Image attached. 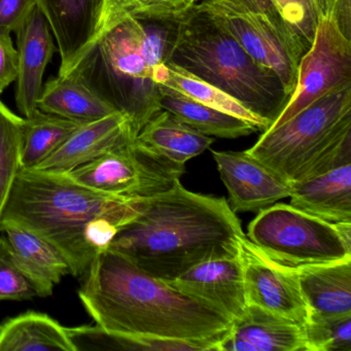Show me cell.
Returning a JSON list of instances; mask_svg holds the SVG:
<instances>
[{"label":"cell","instance_id":"obj_1","mask_svg":"<svg viewBox=\"0 0 351 351\" xmlns=\"http://www.w3.org/2000/svg\"><path fill=\"white\" fill-rule=\"evenodd\" d=\"M79 298L97 326L136 338L215 350L233 320L209 304L141 271L112 250L85 273Z\"/></svg>","mask_w":351,"mask_h":351},{"label":"cell","instance_id":"obj_2","mask_svg":"<svg viewBox=\"0 0 351 351\" xmlns=\"http://www.w3.org/2000/svg\"><path fill=\"white\" fill-rule=\"evenodd\" d=\"M245 236L227 199L191 192L180 182L145 198L139 215L108 250L170 282L201 263L237 256Z\"/></svg>","mask_w":351,"mask_h":351},{"label":"cell","instance_id":"obj_3","mask_svg":"<svg viewBox=\"0 0 351 351\" xmlns=\"http://www.w3.org/2000/svg\"><path fill=\"white\" fill-rule=\"evenodd\" d=\"M143 200L95 192L63 174L21 168L0 225L17 226L50 242L77 277L96 258L87 244L96 225L106 219L122 229L139 215Z\"/></svg>","mask_w":351,"mask_h":351},{"label":"cell","instance_id":"obj_4","mask_svg":"<svg viewBox=\"0 0 351 351\" xmlns=\"http://www.w3.org/2000/svg\"><path fill=\"white\" fill-rule=\"evenodd\" d=\"M173 29L174 19L127 16L96 40L71 73L126 114L136 136L162 110L160 71Z\"/></svg>","mask_w":351,"mask_h":351},{"label":"cell","instance_id":"obj_5","mask_svg":"<svg viewBox=\"0 0 351 351\" xmlns=\"http://www.w3.org/2000/svg\"><path fill=\"white\" fill-rule=\"evenodd\" d=\"M167 62L231 94L271 124L289 98L276 73L195 7L174 19Z\"/></svg>","mask_w":351,"mask_h":351},{"label":"cell","instance_id":"obj_6","mask_svg":"<svg viewBox=\"0 0 351 351\" xmlns=\"http://www.w3.org/2000/svg\"><path fill=\"white\" fill-rule=\"evenodd\" d=\"M248 155L289 186L351 162V87L314 101L263 132Z\"/></svg>","mask_w":351,"mask_h":351},{"label":"cell","instance_id":"obj_7","mask_svg":"<svg viewBox=\"0 0 351 351\" xmlns=\"http://www.w3.org/2000/svg\"><path fill=\"white\" fill-rule=\"evenodd\" d=\"M194 7L229 32L256 62L276 73L291 97L306 50L271 0H200Z\"/></svg>","mask_w":351,"mask_h":351},{"label":"cell","instance_id":"obj_8","mask_svg":"<svg viewBox=\"0 0 351 351\" xmlns=\"http://www.w3.org/2000/svg\"><path fill=\"white\" fill-rule=\"evenodd\" d=\"M246 237L271 260L291 268L351 258V244L336 223L291 204L275 203L258 211Z\"/></svg>","mask_w":351,"mask_h":351},{"label":"cell","instance_id":"obj_9","mask_svg":"<svg viewBox=\"0 0 351 351\" xmlns=\"http://www.w3.org/2000/svg\"><path fill=\"white\" fill-rule=\"evenodd\" d=\"M347 87H351L350 3L320 20L311 47L300 59L295 89L270 128L287 122L319 98Z\"/></svg>","mask_w":351,"mask_h":351},{"label":"cell","instance_id":"obj_10","mask_svg":"<svg viewBox=\"0 0 351 351\" xmlns=\"http://www.w3.org/2000/svg\"><path fill=\"white\" fill-rule=\"evenodd\" d=\"M186 172L136 139L63 173L71 182L102 194L147 198L173 188Z\"/></svg>","mask_w":351,"mask_h":351},{"label":"cell","instance_id":"obj_11","mask_svg":"<svg viewBox=\"0 0 351 351\" xmlns=\"http://www.w3.org/2000/svg\"><path fill=\"white\" fill-rule=\"evenodd\" d=\"M238 256L247 305L258 306L297 324L307 320L309 308L302 295L295 268L271 260L246 236L240 241Z\"/></svg>","mask_w":351,"mask_h":351},{"label":"cell","instance_id":"obj_12","mask_svg":"<svg viewBox=\"0 0 351 351\" xmlns=\"http://www.w3.org/2000/svg\"><path fill=\"white\" fill-rule=\"evenodd\" d=\"M234 213H256L289 198L291 186L246 152L211 151Z\"/></svg>","mask_w":351,"mask_h":351},{"label":"cell","instance_id":"obj_13","mask_svg":"<svg viewBox=\"0 0 351 351\" xmlns=\"http://www.w3.org/2000/svg\"><path fill=\"white\" fill-rule=\"evenodd\" d=\"M60 55L58 75L71 73L97 40L104 0H36Z\"/></svg>","mask_w":351,"mask_h":351},{"label":"cell","instance_id":"obj_14","mask_svg":"<svg viewBox=\"0 0 351 351\" xmlns=\"http://www.w3.org/2000/svg\"><path fill=\"white\" fill-rule=\"evenodd\" d=\"M130 119L121 112L81 125L34 169L63 174L134 141Z\"/></svg>","mask_w":351,"mask_h":351},{"label":"cell","instance_id":"obj_15","mask_svg":"<svg viewBox=\"0 0 351 351\" xmlns=\"http://www.w3.org/2000/svg\"><path fill=\"white\" fill-rule=\"evenodd\" d=\"M15 34L18 52L16 106L26 119L38 110L45 71L57 51V45L48 21L38 5Z\"/></svg>","mask_w":351,"mask_h":351},{"label":"cell","instance_id":"obj_16","mask_svg":"<svg viewBox=\"0 0 351 351\" xmlns=\"http://www.w3.org/2000/svg\"><path fill=\"white\" fill-rule=\"evenodd\" d=\"M167 283L217 308L232 320L240 317L247 307L238 254L201 263Z\"/></svg>","mask_w":351,"mask_h":351},{"label":"cell","instance_id":"obj_17","mask_svg":"<svg viewBox=\"0 0 351 351\" xmlns=\"http://www.w3.org/2000/svg\"><path fill=\"white\" fill-rule=\"evenodd\" d=\"M217 351H307L303 324L256 305L232 322Z\"/></svg>","mask_w":351,"mask_h":351},{"label":"cell","instance_id":"obj_18","mask_svg":"<svg viewBox=\"0 0 351 351\" xmlns=\"http://www.w3.org/2000/svg\"><path fill=\"white\" fill-rule=\"evenodd\" d=\"M289 186L295 208L328 223H351V162Z\"/></svg>","mask_w":351,"mask_h":351},{"label":"cell","instance_id":"obj_19","mask_svg":"<svg viewBox=\"0 0 351 351\" xmlns=\"http://www.w3.org/2000/svg\"><path fill=\"white\" fill-rule=\"evenodd\" d=\"M18 266L36 289L38 297L52 295L65 275L71 274L62 254L44 238L14 225H0Z\"/></svg>","mask_w":351,"mask_h":351},{"label":"cell","instance_id":"obj_20","mask_svg":"<svg viewBox=\"0 0 351 351\" xmlns=\"http://www.w3.org/2000/svg\"><path fill=\"white\" fill-rule=\"evenodd\" d=\"M295 270L309 312L322 315L351 314V258Z\"/></svg>","mask_w":351,"mask_h":351},{"label":"cell","instance_id":"obj_21","mask_svg":"<svg viewBox=\"0 0 351 351\" xmlns=\"http://www.w3.org/2000/svg\"><path fill=\"white\" fill-rule=\"evenodd\" d=\"M38 108L46 114L81 124L94 122L118 112L71 73L64 77L58 75L45 84Z\"/></svg>","mask_w":351,"mask_h":351},{"label":"cell","instance_id":"obj_22","mask_svg":"<svg viewBox=\"0 0 351 351\" xmlns=\"http://www.w3.org/2000/svg\"><path fill=\"white\" fill-rule=\"evenodd\" d=\"M137 143L180 165L204 153L215 138L184 124L167 110L153 117L136 136Z\"/></svg>","mask_w":351,"mask_h":351},{"label":"cell","instance_id":"obj_23","mask_svg":"<svg viewBox=\"0 0 351 351\" xmlns=\"http://www.w3.org/2000/svg\"><path fill=\"white\" fill-rule=\"evenodd\" d=\"M77 351L61 326L48 314L29 311L0 324V351Z\"/></svg>","mask_w":351,"mask_h":351},{"label":"cell","instance_id":"obj_24","mask_svg":"<svg viewBox=\"0 0 351 351\" xmlns=\"http://www.w3.org/2000/svg\"><path fill=\"white\" fill-rule=\"evenodd\" d=\"M159 95L162 110L207 136L235 139L258 131L246 121L199 104L165 86H159Z\"/></svg>","mask_w":351,"mask_h":351},{"label":"cell","instance_id":"obj_25","mask_svg":"<svg viewBox=\"0 0 351 351\" xmlns=\"http://www.w3.org/2000/svg\"><path fill=\"white\" fill-rule=\"evenodd\" d=\"M159 85L165 86L213 110L246 121L258 131L265 132L272 125L270 121L248 110L231 94L172 63L166 62L162 66Z\"/></svg>","mask_w":351,"mask_h":351},{"label":"cell","instance_id":"obj_26","mask_svg":"<svg viewBox=\"0 0 351 351\" xmlns=\"http://www.w3.org/2000/svg\"><path fill=\"white\" fill-rule=\"evenodd\" d=\"M81 123L46 114L36 110L24 118L21 166L34 169L52 155L80 126Z\"/></svg>","mask_w":351,"mask_h":351},{"label":"cell","instance_id":"obj_27","mask_svg":"<svg viewBox=\"0 0 351 351\" xmlns=\"http://www.w3.org/2000/svg\"><path fill=\"white\" fill-rule=\"evenodd\" d=\"M77 351L88 350H194L191 345L173 341L136 338L104 330L101 326L66 328Z\"/></svg>","mask_w":351,"mask_h":351},{"label":"cell","instance_id":"obj_28","mask_svg":"<svg viewBox=\"0 0 351 351\" xmlns=\"http://www.w3.org/2000/svg\"><path fill=\"white\" fill-rule=\"evenodd\" d=\"M24 118L0 100V217L21 170Z\"/></svg>","mask_w":351,"mask_h":351},{"label":"cell","instance_id":"obj_29","mask_svg":"<svg viewBox=\"0 0 351 351\" xmlns=\"http://www.w3.org/2000/svg\"><path fill=\"white\" fill-rule=\"evenodd\" d=\"M283 21L309 50L320 20L350 0H271Z\"/></svg>","mask_w":351,"mask_h":351},{"label":"cell","instance_id":"obj_30","mask_svg":"<svg viewBox=\"0 0 351 351\" xmlns=\"http://www.w3.org/2000/svg\"><path fill=\"white\" fill-rule=\"evenodd\" d=\"M303 332L307 351H351V314L322 315L309 312Z\"/></svg>","mask_w":351,"mask_h":351},{"label":"cell","instance_id":"obj_31","mask_svg":"<svg viewBox=\"0 0 351 351\" xmlns=\"http://www.w3.org/2000/svg\"><path fill=\"white\" fill-rule=\"evenodd\" d=\"M34 297L38 293L18 266L7 238L0 237V301H25Z\"/></svg>","mask_w":351,"mask_h":351},{"label":"cell","instance_id":"obj_32","mask_svg":"<svg viewBox=\"0 0 351 351\" xmlns=\"http://www.w3.org/2000/svg\"><path fill=\"white\" fill-rule=\"evenodd\" d=\"M200 0H137L130 15L153 19H176Z\"/></svg>","mask_w":351,"mask_h":351},{"label":"cell","instance_id":"obj_33","mask_svg":"<svg viewBox=\"0 0 351 351\" xmlns=\"http://www.w3.org/2000/svg\"><path fill=\"white\" fill-rule=\"evenodd\" d=\"M36 5V0H0V32H17Z\"/></svg>","mask_w":351,"mask_h":351},{"label":"cell","instance_id":"obj_34","mask_svg":"<svg viewBox=\"0 0 351 351\" xmlns=\"http://www.w3.org/2000/svg\"><path fill=\"white\" fill-rule=\"evenodd\" d=\"M18 52L11 34L0 32V95L17 80Z\"/></svg>","mask_w":351,"mask_h":351},{"label":"cell","instance_id":"obj_35","mask_svg":"<svg viewBox=\"0 0 351 351\" xmlns=\"http://www.w3.org/2000/svg\"><path fill=\"white\" fill-rule=\"evenodd\" d=\"M136 1L137 0H104L101 25L98 38L119 23L121 20L130 15L136 5Z\"/></svg>","mask_w":351,"mask_h":351}]
</instances>
